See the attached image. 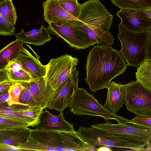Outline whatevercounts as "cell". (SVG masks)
<instances>
[{
	"label": "cell",
	"instance_id": "34",
	"mask_svg": "<svg viewBox=\"0 0 151 151\" xmlns=\"http://www.w3.org/2000/svg\"><path fill=\"white\" fill-rule=\"evenodd\" d=\"M8 91L0 93V107L9 105L8 103L9 100Z\"/></svg>",
	"mask_w": 151,
	"mask_h": 151
},
{
	"label": "cell",
	"instance_id": "8",
	"mask_svg": "<svg viewBox=\"0 0 151 151\" xmlns=\"http://www.w3.org/2000/svg\"><path fill=\"white\" fill-rule=\"evenodd\" d=\"M47 27L50 34L60 38L76 50L86 49L94 45L86 33L67 22L51 23Z\"/></svg>",
	"mask_w": 151,
	"mask_h": 151
},
{
	"label": "cell",
	"instance_id": "5",
	"mask_svg": "<svg viewBox=\"0 0 151 151\" xmlns=\"http://www.w3.org/2000/svg\"><path fill=\"white\" fill-rule=\"evenodd\" d=\"M117 38L121 42L120 51L127 66H139L146 59V43L147 32H134L126 28L120 23Z\"/></svg>",
	"mask_w": 151,
	"mask_h": 151
},
{
	"label": "cell",
	"instance_id": "22",
	"mask_svg": "<svg viewBox=\"0 0 151 151\" xmlns=\"http://www.w3.org/2000/svg\"><path fill=\"white\" fill-rule=\"evenodd\" d=\"M23 43L22 40L16 39L0 50V69L17 58L24 47Z\"/></svg>",
	"mask_w": 151,
	"mask_h": 151
},
{
	"label": "cell",
	"instance_id": "9",
	"mask_svg": "<svg viewBox=\"0 0 151 151\" xmlns=\"http://www.w3.org/2000/svg\"><path fill=\"white\" fill-rule=\"evenodd\" d=\"M79 71L75 67L70 75L50 96L47 108L60 113L69 107L75 89L78 87Z\"/></svg>",
	"mask_w": 151,
	"mask_h": 151
},
{
	"label": "cell",
	"instance_id": "15",
	"mask_svg": "<svg viewBox=\"0 0 151 151\" xmlns=\"http://www.w3.org/2000/svg\"><path fill=\"white\" fill-rule=\"evenodd\" d=\"M14 60L29 74L33 80L45 76L46 65H42L24 47Z\"/></svg>",
	"mask_w": 151,
	"mask_h": 151
},
{
	"label": "cell",
	"instance_id": "36",
	"mask_svg": "<svg viewBox=\"0 0 151 151\" xmlns=\"http://www.w3.org/2000/svg\"><path fill=\"white\" fill-rule=\"evenodd\" d=\"M13 82L9 80L0 82V93L9 90Z\"/></svg>",
	"mask_w": 151,
	"mask_h": 151
},
{
	"label": "cell",
	"instance_id": "37",
	"mask_svg": "<svg viewBox=\"0 0 151 151\" xmlns=\"http://www.w3.org/2000/svg\"><path fill=\"white\" fill-rule=\"evenodd\" d=\"M112 150L110 148V147L106 146H102L100 147L97 148V151H112Z\"/></svg>",
	"mask_w": 151,
	"mask_h": 151
},
{
	"label": "cell",
	"instance_id": "12",
	"mask_svg": "<svg viewBox=\"0 0 151 151\" xmlns=\"http://www.w3.org/2000/svg\"><path fill=\"white\" fill-rule=\"evenodd\" d=\"M116 14L120 19L121 23L130 31L147 32L151 28V18L146 15L144 10L120 9Z\"/></svg>",
	"mask_w": 151,
	"mask_h": 151
},
{
	"label": "cell",
	"instance_id": "6",
	"mask_svg": "<svg viewBox=\"0 0 151 151\" xmlns=\"http://www.w3.org/2000/svg\"><path fill=\"white\" fill-rule=\"evenodd\" d=\"M78 63L77 58L66 54L51 59L46 65L45 108L50 96L70 75Z\"/></svg>",
	"mask_w": 151,
	"mask_h": 151
},
{
	"label": "cell",
	"instance_id": "17",
	"mask_svg": "<svg viewBox=\"0 0 151 151\" xmlns=\"http://www.w3.org/2000/svg\"><path fill=\"white\" fill-rule=\"evenodd\" d=\"M31 130L28 127L0 130V144L19 149V146L29 140Z\"/></svg>",
	"mask_w": 151,
	"mask_h": 151
},
{
	"label": "cell",
	"instance_id": "18",
	"mask_svg": "<svg viewBox=\"0 0 151 151\" xmlns=\"http://www.w3.org/2000/svg\"><path fill=\"white\" fill-rule=\"evenodd\" d=\"M124 85L111 82L106 88L107 92L104 106L111 112L116 114L125 104Z\"/></svg>",
	"mask_w": 151,
	"mask_h": 151
},
{
	"label": "cell",
	"instance_id": "26",
	"mask_svg": "<svg viewBox=\"0 0 151 151\" xmlns=\"http://www.w3.org/2000/svg\"><path fill=\"white\" fill-rule=\"evenodd\" d=\"M0 70L4 71L8 79L12 82L29 83L33 81L29 74L22 69L7 71Z\"/></svg>",
	"mask_w": 151,
	"mask_h": 151
},
{
	"label": "cell",
	"instance_id": "33",
	"mask_svg": "<svg viewBox=\"0 0 151 151\" xmlns=\"http://www.w3.org/2000/svg\"><path fill=\"white\" fill-rule=\"evenodd\" d=\"M145 51L146 59H151V28L148 32Z\"/></svg>",
	"mask_w": 151,
	"mask_h": 151
},
{
	"label": "cell",
	"instance_id": "13",
	"mask_svg": "<svg viewBox=\"0 0 151 151\" xmlns=\"http://www.w3.org/2000/svg\"><path fill=\"white\" fill-rule=\"evenodd\" d=\"M91 127L113 133L128 134L141 138L151 145V128L135 124L121 123L113 124L109 121L92 125Z\"/></svg>",
	"mask_w": 151,
	"mask_h": 151
},
{
	"label": "cell",
	"instance_id": "29",
	"mask_svg": "<svg viewBox=\"0 0 151 151\" xmlns=\"http://www.w3.org/2000/svg\"><path fill=\"white\" fill-rule=\"evenodd\" d=\"M23 86L20 82H14L8 91L9 106L20 103L19 99L21 91Z\"/></svg>",
	"mask_w": 151,
	"mask_h": 151
},
{
	"label": "cell",
	"instance_id": "11",
	"mask_svg": "<svg viewBox=\"0 0 151 151\" xmlns=\"http://www.w3.org/2000/svg\"><path fill=\"white\" fill-rule=\"evenodd\" d=\"M45 108L39 106H31L20 103L0 107V116L15 119L28 123L34 127L38 124Z\"/></svg>",
	"mask_w": 151,
	"mask_h": 151
},
{
	"label": "cell",
	"instance_id": "35",
	"mask_svg": "<svg viewBox=\"0 0 151 151\" xmlns=\"http://www.w3.org/2000/svg\"><path fill=\"white\" fill-rule=\"evenodd\" d=\"M22 68L21 65L14 60L9 63L5 67L0 69L5 71L10 70H19Z\"/></svg>",
	"mask_w": 151,
	"mask_h": 151
},
{
	"label": "cell",
	"instance_id": "1",
	"mask_svg": "<svg viewBox=\"0 0 151 151\" xmlns=\"http://www.w3.org/2000/svg\"><path fill=\"white\" fill-rule=\"evenodd\" d=\"M86 57L85 81L92 92L106 88L127 66L120 51L111 45L93 46Z\"/></svg>",
	"mask_w": 151,
	"mask_h": 151
},
{
	"label": "cell",
	"instance_id": "39",
	"mask_svg": "<svg viewBox=\"0 0 151 151\" xmlns=\"http://www.w3.org/2000/svg\"><path fill=\"white\" fill-rule=\"evenodd\" d=\"M5 0H0V2H2V1H5Z\"/></svg>",
	"mask_w": 151,
	"mask_h": 151
},
{
	"label": "cell",
	"instance_id": "19",
	"mask_svg": "<svg viewBox=\"0 0 151 151\" xmlns=\"http://www.w3.org/2000/svg\"><path fill=\"white\" fill-rule=\"evenodd\" d=\"M58 132L65 151H87L93 149L81 137L77 131Z\"/></svg>",
	"mask_w": 151,
	"mask_h": 151
},
{
	"label": "cell",
	"instance_id": "2",
	"mask_svg": "<svg viewBox=\"0 0 151 151\" xmlns=\"http://www.w3.org/2000/svg\"><path fill=\"white\" fill-rule=\"evenodd\" d=\"M79 5V20L75 27L87 34L94 45L113 44L114 39L109 32L113 16L99 0H89Z\"/></svg>",
	"mask_w": 151,
	"mask_h": 151
},
{
	"label": "cell",
	"instance_id": "7",
	"mask_svg": "<svg viewBox=\"0 0 151 151\" xmlns=\"http://www.w3.org/2000/svg\"><path fill=\"white\" fill-rule=\"evenodd\" d=\"M124 85L127 109L137 116L151 117V92L137 81Z\"/></svg>",
	"mask_w": 151,
	"mask_h": 151
},
{
	"label": "cell",
	"instance_id": "14",
	"mask_svg": "<svg viewBox=\"0 0 151 151\" xmlns=\"http://www.w3.org/2000/svg\"><path fill=\"white\" fill-rule=\"evenodd\" d=\"M63 113L55 116L46 110L43 111L36 129L59 132L75 131L73 123L67 122L63 118Z\"/></svg>",
	"mask_w": 151,
	"mask_h": 151
},
{
	"label": "cell",
	"instance_id": "23",
	"mask_svg": "<svg viewBox=\"0 0 151 151\" xmlns=\"http://www.w3.org/2000/svg\"><path fill=\"white\" fill-rule=\"evenodd\" d=\"M137 81L151 92V59H146L137 69Z\"/></svg>",
	"mask_w": 151,
	"mask_h": 151
},
{
	"label": "cell",
	"instance_id": "31",
	"mask_svg": "<svg viewBox=\"0 0 151 151\" xmlns=\"http://www.w3.org/2000/svg\"><path fill=\"white\" fill-rule=\"evenodd\" d=\"M23 86L19 98L20 103L25 104H29L30 101V94L29 83L20 82Z\"/></svg>",
	"mask_w": 151,
	"mask_h": 151
},
{
	"label": "cell",
	"instance_id": "28",
	"mask_svg": "<svg viewBox=\"0 0 151 151\" xmlns=\"http://www.w3.org/2000/svg\"><path fill=\"white\" fill-rule=\"evenodd\" d=\"M31 127L29 123L8 117L0 116V130L12 128Z\"/></svg>",
	"mask_w": 151,
	"mask_h": 151
},
{
	"label": "cell",
	"instance_id": "3",
	"mask_svg": "<svg viewBox=\"0 0 151 151\" xmlns=\"http://www.w3.org/2000/svg\"><path fill=\"white\" fill-rule=\"evenodd\" d=\"M77 132L81 137L93 148L106 146L144 150L149 143L137 137L128 134L111 133L93 127H81Z\"/></svg>",
	"mask_w": 151,
	"mask_h": 151
},
{
	"label": "cell",
	"instance_id": "27",
	"mask_svg": "<svg viewBox=\"0 0 151 151\" xmlns=\"http://www.w3.org/2000/svg\"><path fill=\"white\" fill-rule=\"evenodd\" d=\"M57 1L60 6L67 12L78 19L80 13V6L78 0Z\"/></svg>",
	"mask_w": 151,
	"mask_h": 151
},
{
	"label": "cell",
	"instance_id": "38",
	"mask_svg": "<svg viewBox=\"0 0 151 151\" xmlns=\"http://www.w3.org/2000/svg\"><path fill=\"white\" fill-rule=\"evenodd\" d=\"M144 12L147 16L151 18V9L144 10Z\"/></svg>",
	"mask_w": 151,
	"mask_h": 151
},
{
	"label": "cell",
	"instance_id": "24",
	"mask_svg": "<svg viewBox=\"0 0 151 151\" xmlns=\"http://www.w3.org/2000/svg\"><path fill=\"white\" fill-rule=\"evenodd\" d=\"M115 6L120 9L144 10L151 9V0H111Z\"/></svg>",
	"mask_w": 151,
	"mask_h": 151
},
{
	"label": "cell",
	"instance_id": "32",
	"mask_svg": "<svg viewBox=\"0 0 151 151\" xmlns=\"http://www.w3.org/2000/svg\"><path fill=\"white\" fill-rule=\"evenodd\" d=\"M128 124H135L151 128V117L136 116L130 120Z\"/></svg>",
	"mask_w": 151,
	"mask_h": 151
},
{
	"label": "cell",
	"instance_id": "25",
	"mask_svg": "<svg viewBox=\"0 0 151 151\" xmlns=\"http://www.w3.org/2000/svg\"><path fill=\"white\" fill-rule=\"evenodd\" d=\"M0 15L13 25H15L17 15L12 0H5L0 2Z\"/></svg>",
	"mask_w": 151,
	"mask_h": 151
},
{
	"label": "cell",
	"instance_id": "10",
	"mask_svg": "<svg viewBox=\"0 0 151 151\" xmlns=\"http://www.w3.org/2000/svg\"><path fill=\"white\" fill-rule=\"evenodd\" d=\"M23 147L27 150L65 151L58 132L36 129H31Z\"/></svg>",
	"mask_w": 151,
	"mask_h": 151
},
{
	"label": "cell",
	"instance_id": "21",
	"mask_svg": "<svg viewBox=\"0 0 151 151\" xmlns=\"http://www.w3.org/2000/svg\"><path fill=\"white\" fill-rule=\"evenodd\" d=\"M30 94L29 105L45 107L46 89L45 76L37 78L29 83Z\"/></svg>",
	"mask_w": 151,
	"mask_h": 151
},
{
	"label": "cell",
	"instance_id": "20",
	"mask_svg": "<svg viewBox=\"0 0 151 151\" xmlns=\"http://www.w3.org/2000/svg\"><path fill=\"white\" fill-rule=\"evenodd\" d=\"M47 28L43 26L38 29H35L28 32L22 29L21 32L16 34L17 39L22 40L24 43L37 46L42 45L51 39Z\"/></svg>",
	"mask_w": 151,
	"mask_h": 151
},
{
	"label": "cell",
	"instance_id": "30",
	"mask_svg": "<svg viewBox=\"0 0 151 151\" xmlns=\"http://www.w3.org/2000/svg\"><path fill=\"white\" fill-rule=\"evenodd\" d=\"M14 25L0 15V35L4 36L13 35L16 28Z\"/></svg>",
	"mask_w": 151,
	"mask_h": 151
},
{
	"label": "cell",
	"instance_id": "4",
	"mask_svg": "<svg viewBox=\"0 0 151 151\" xmlns=\"http://www.w3.org/2000/svg\"><path fill=\"white\" fill-rule=\"evenodd\" d=\"M69 107L73 114L101 117L106 122L114 120L118 123L128 124L130 120L108 110L96 99L93 93L89 94L83 88L75 89Z\"/></svg>",
	"mask_w": 151,
	"mask_h": 151
},
{
	"label": "cell",
	"instance_id": "16",
	"mask_svg": "<svg viewBox=\"0 0 151 151\" xmlns=\"http://www.w3.org/2000/svg\"><path fill=\"white\" fill-rule=\"evenodd\" d=\"M43 17L49 24L67 22L75 25L79 20L67 12L58 3L57 0H47L43 2Z\"/></svg>",
	"mask_w": 151,
	"mask_h": 151
}]
</instances>
